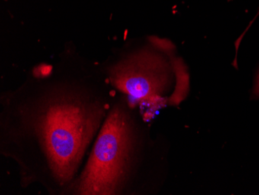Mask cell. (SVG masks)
I'll list each match as a JSON object with an SVG mask.
<instances>
[{
  "label": "cell",
  "instance_id": "3",
  "mask_svg": "<svg viewBox=\"0 0 259 195\" xmlns=\"http://www.w3.org/2000/svg\"><path fill=\"white\" fill-rule=\"evenodd\" d=\"M110 80L135 104L160 107L169 83L168 65L162 57L142 52L120 62L110 70Z\"/></svg>",
  "mask_w": 259,
  "mask_h": 195
},
{
  "label": "cell",
  "instance_id": "1",
  "mask_svg": "<svg viewBox=\"0 0 259 195\" xmlns=\"http://www.w3.org/2000/svg\"><path fill=\"white\" fill-rule=\"evenodd\" d=\"M27 117L53 177L60 183L75 174L104 114L98 101L74 93L58 92L45 97Z\"/></svg>",
  "mask_w": 259,
  "mask_h": 195
},
{
  "label": "cell",
  "instance_id": "2",
  "mask_svg": "<svg viewBox=\"0 0 259 195\" xmlns=\"http://www.w3.org/2000/svg\"><path fill=\"white\" fill-rule=\"evenodd\" d=\"M132 147L129 119L114 107L99 134L88 164L79 178V194H114L124 178Z\"/></svg>",
  "mask_w": 259,
  "mask_h": 195
},
{
  "label": "cell",
  "instance_id": "4",
  "mask_svg": "<svg viewBox=\"0 0 259 195\" xmlns=\"http://www.w3.org/2000/svg\"><path fill=\"white\" fill-rule=\"evenodd\" d=\"M254 94L257 97H259V74L257 81H256L255 87H254Z\"/></svg>",
  "mask_w": 259,
  "mask_h": 195
}]
</instances>
